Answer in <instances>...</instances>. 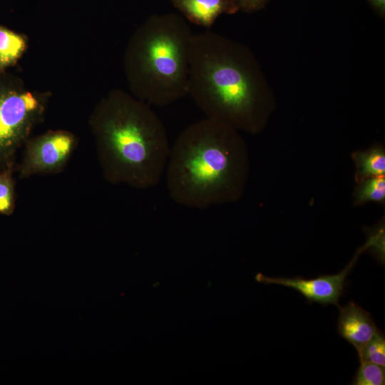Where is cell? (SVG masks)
Wrapping results in <instances>:
<instances>
[{"mask_svg":"<svg viewBox=\"0 0 385 385\" xmlns=\"http://www.w3.org/2000/svg\"><path fill=\"white\" fill-rule=\"evenodd\" d=\"M88 125L108 183L138 190L160 183L170 147L163 122L148 103L112 90L96 105Z\"/></svg>","mask_w":385,"mask_h":385,"instance_id":"1","label":"cell"},{"mask_svg":"<svg viewBox=\"0 0 385 385\" xmlns=\"http://www.w3.org/2000/svg\"><path fill=\"white\" fill-rule=\"evenodd\" d=\"M247 166L233 128L206 118L185 128L170 147L165 168L168 193L190 208L232 201L242 192Z\"/></svg>","mask_w":385,"mask_h":385,"instance_id":"2","label":"cell"},{"mask_svg":"<svg viewBox=\"0 0 385 385\" xmlns=\"http://www.w3.org/2000/svg\"><path fill=\"white\" fill-rule=\"evenodd\" d=\"M240 48L217 34L192 35L188 95L206 118L231 127L256 125L258 87Z\"/></svg>","mask_w":385,"mask_h":385,"instance_id":"3","label":"cell"},{"mask_svg":"<svg viewBox=\"0 0 385 385\" xmlns=\"http://www.w3.org/2000/svg\"><path fill=\"white\" fill-rule=\"evenodd\" d=\"M192 35L186 20L174 13L151 15L139 26L123 58L131 94L157 106L188 95Z\"/></svg>","mask_w":385,"mask_h":385,"instance_id":"4","label":"cell"},{"mask_svg":"<svg viewBox=\"0 0 385 385\" xmlns=\"http://www.w3.org/2000/svg\"><path fill=\"white\" fill-rule=\"evenodd\" d=\"M49 94L29 90L16 76L0 73V170L16 166L18 150L44 117Z\"/></svg>","mask_w":385,"mask_h":385,"instance_id":"5","label":"cell"},{"mask_svg":"<svg viewBox=\"0 0 385 385\" xmlns=\"http://www.w3.org/2000/svg\"><path fill=\"white\" fill-rule=\"evenodd\" d=\"M78 145L76 136L65 130H48L29 138L15 171L21 179L58 174L66 167Z\"/></svg>","mask_w":385,"mask_h":385,"instance_id":"6","label":"cell"},{"mask_svg":"<svg viewBox=\"0 0 385 385\" xmlns=\"http://www.w3.org/2000/svg\"><path fill=\"white\" fill-rule=\"evenodd\" d=\"M359 254L360 252H358L349 264L342 271L335 274L304 279L300 277H270L258 273L255 276V279L264 284H279L296 289L307 299L309 303L338 305L339 299L344 289L346 278L356 263Z\"/></svg>","mask_w":385,"mask_h":385,"instance_id":"7","label":"cell"},{"mask_svg":"<svg viewBox=\"0 0 385 385\" xmlns=\"http://www.w3.org/2000/svg\"><path fill=\"white\" fill-rule=\"evenodd\" d=\"M377 327L370 313L354 302L339 309L337 330L339 334L357 350L374 337Z\"/></svg>","mask_w":385,"mask_h":385,"instance_id":"8","label":"cell"},{"mask_svg":"<svg viewBox=\"0 0 385 385\" xmlns=\"http://www.w3.org/2000/svg\"><path fill=\"white\" fill-rule=\"evenodd\" d=\"M172 4L192 24L210 28L222 14L240 9L237 0H170Z\"/></svg>","mask_w":385,"mask_h":385,"instance_id":"9","label":"cell"},{"mask_svg":"<svg viewBox=\"0 0 385 385\" xmlns=\"http://www.w3.org/2000/svg\"><path fill=\"white\" fill-rule=\"evenodd\" d=\"M26 48L25 36L0 24V73L16 64Z\"/></svg>","mask_w":385,"mask_h":385,"instance_id":"10","label":"cell"},{"mask_svg":"<svg viewBox=\"0 0 385 385\" xmlns=\"http://www.w3.org/2000/svg\"><path fill=\"white\" fill-rule=\"evenodd\" d=\"M356 165V180L357 182L371 177L384 175L385 152L381 147H374L366 151L353 153Z\"/></svg>","mask_w":385,"mask_h":385,"instance_id":"11","label":"cell"},{"mask_svg":"<svg viewBox=\"0 0 385 385\" xmlns=\"http://www.w3.org/2000/svg\"><path fill=\"white\" fill-rule=\"evenodd\" d=\"M15 166L0 170V215H11L16 207Z\"/></svg>","mask_w":385,"mask_h":385,"instance_id":"12","label":"cell"},{"mask_svg":"<svg viewBox=\"0 0 385 385\" xmlns=\"http://www.w3.org/2000/svg\"><path fill=\"white\" fill-rule=\"evenodd\" d=\"M359 183L355 192V205H361L368 201H384V175L368 178Z\"/></svg>","mask_w":385,"mask_h":385,"instance_id":"13","label":"cell"},{"mask_svg":"<svg viewBox=\"0 0 385 385\" xmlns=\"http://www.w3.org/2000/svg\"><path fill=\"white\" fill-rule=\"evenodd\" d=\"M359 361L385 366V337L378 328L371 339L357 350Z\"/></svg>","mask_w":385,"mask_h":385,"instance_id":"14","label":"cell"},{"mask_svg":"<svg viewBox=\"0 0 385 385\" xmlns=\"http://www.w3.org/2000/svg\"><path fill=\"white\" fill-rule=\"evenodd\" d=\"M360 365L351 384L384 385L385 384V369L369 361H359Z\"/></svg>","mask_w":385,"mask_h":385,"instance_id":"15","label":"cell"},{"mask_svg":"<svg viewBox=\"0 0 385 385\" xmlns=\"http://www.w3.org/2000/svg\"><path fill=\"white\" fill-rule=\"evenodd\" d=\"M265 0H237L239 7L246 11H252L260 8Z\"/></svg>","mask_w":385,"mask_h":385,"instance_id":"16","label":"cell"},{"mask_svg":"<svg viewBox=\"0 0 385 385\" xmlns=\"http://www.w3.org/2000/svg\"><path fill=\"white\" fill-rule=\"evenodd\" d=\"M377 8L381 11L384 10L385 0H370Z\"/></svg>","mask_w":385,"mask_h":385,"instance_id":"17","label":"cell"}]
</instances>
